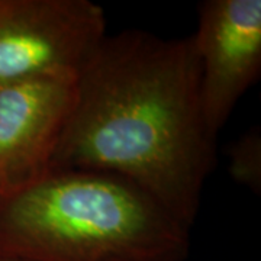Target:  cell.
Here are the masks:
<instances>
[{
    "mask_svg": "<svg viewBox=\"0 0 261 261\" xmlns=\"http://www.w3.org/2000/svg\"><path fill=\"white\" fill-rule=\"evenodd\" d=\"M193 37L200 64V105L215 138L261 74L260 0H206Z\"/></svg>",
    "mask_w": 261,
    "mask_h": 261,
    "instance_id": "cell-4",
    "label": "cell"
},
{
    "mask_svg": "<svg viewBox=\"0 0 261 261\" xmlns=\"http://www.w3.org/2000/svg\"><path fill=\"white\" fill-rule=\"evenodd\" d=\"M228 173L235 183L248 187L254 193L261 192V132L252 126L226 149Z\"/></svg>",
    "mask_w": 261,
    "mask_h": 261,
    "instance_id": "cell-6",
    "label": "cell"
},
{
    "mask_svg": "<svg viewBox=\"0 0 261 261\" xmlns=\"http://www.w3.org/2000/svg\"><path fill=\"white\" fill-rule=\"evenodd\" d=\"M0 261H3V260H0Z\"/></svg>",
    "mask_w": 261,
    "mask_h": 261,
    "instance_id": "cell-7",
    "label": "cell"
},
{
    "mask_svg": "<svg viewBox=\"0 0 261 261\" xmlns=\"http://www.w3.org/2000/svg\"><path fill=\"white\" fill-rule=\"evenodd\" d=\"M190 229L132 181L54 170L0 195V260L186 261Z\"/></svg>",
    "mask_w": 261,
    "mask_h": 261,
    "instance_id": "cell-2",
    "label": "cell"
},
{
    "mask_svg": "<svg viewBox=\"0 0 261 261\" xmlns=\"http://www.w3.org/2000/svg\"><path fill=\"white\" fill-rule=\"evenodd\" d=\"M215 148L202 113L193 37L164 39L125 29L106 35L77 75L74 105L49 171L126 178L190 229Z\"/></svg>",
    "mask_w": 261,
    "mask_h": 261,
    "instance_id": "cell-1",
    "label": "cell"
},
{
    "mask_svg": "<svg viewBox=\"0 0 261 261\" xmlns=\"http://www.w3.org/2000/svg\"><path fill=\"white\" fill-rule=\"evenodd\" d=\"M75 99V79L0 83V195L34 185L51 160Z\"/></svg>",
    "mask_w": 261,
    "mask_h": 261,
    "instance_id": "cell-5",
    "label": "cell"
},
{
    "mask_svg": "<svg viewBox=\"0 0 261 261\" xmlns=\"http://www.w3.org/2000/svg\"><path fill=\"white\" fill-rule=\"evenodd\" d=\"M106 38L90 0H0V83L77 79Z\"/></svg>",
    "mask_w": 261,
    "mask_h": 261,
    "instance_id": "cell-3",
    "label": "cell"
}]
</instances>
